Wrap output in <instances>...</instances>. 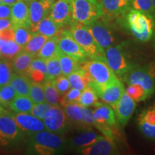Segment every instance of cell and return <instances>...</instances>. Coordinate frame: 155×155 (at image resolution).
Segmentation results:
<instances>
[{
    "mask_svg": "<svg viewBox=\"0 0 155 155\" xmlns=\"http://www.w3.org/2000/svg\"><path fill=\"white\" fill-rule=\"evenodd\" d=\"M58 58H59L60 64H61L62 74L64 75L68 76L71 73L81 68V62L66 54L63 53L61 51L58 55Z\"/></svg>",
    "mask_w": 155,
    "mask_h": 155,
    "instance_id": "29",
    "label": "cell"
},
{
    "mask_svg": "<svg viewBox=\"0 0 155 155\" xmlns=\"http://www.w3.org/2000/svg\"><path fill=\"white\" fill-rule=\"evenodd\" d=\"M153 2V6H154V18L155 19V0H152Z\"/></svg>",
    "mask_w": 155,
    "mask_h": 155,
    "instance_id": "49",
    "label": "cell"
},
{
    "mask_svg": "<svg viewBox=\"0 0 155 155\" xmlns=\"http://www.w3.org/2000/svg\"><path fill=\"white\" fill-rule=\"evenodd\" d=\"M86 26L95 41L104 52L107 48L114 45L115 38L106 19L101 17Z\"/></svg>",
    "mask_w": 155,
    "mask_h": 155,
    "instance_id": "8",
    "label": "cell"
},
{
    "mask_svg": "<svg viewBox=\"0 0 155 155\" xmlns=\"http://www.w3.org/2000/svg\"><path fill=\"white\" fill-rule=\"evenodd\" d=\"M103 19L108 21L124 17L131 9V0H100Z\"/></svg>",
    "mask_w": 155,
    "mask_h": 155,
    "instance_id": "13",
    "label": "cell"
},
{
    "mask_svg": "<svg viewBox=\"0 0 155 155\" xmlns=\"http://www.w3.org/2000/svg\"><path fill=\"white\" fill-rule=\"evenodd\" d=\"M17 96V94L10 84L0 88V105L9 106L10 103Z\"/></svg>",
    "mask_w": 155,
    "mask_h": 155,
    "instance_id": "41",
    "label": "cell"
},
{
    "mask_svg": "<svg viewBox=\"0 0 155 155\" xmlns=\"http://www.w3.org/2000/svg\"><path fill=\"white\" fill-rule=\"evenodd\" d=\"M104 58L108 66L119 78L135 65L124 43L114 45L107 48Z\"/></svg>",
    "mask_w": 155,
    "mask_h": 155,
    "instance_id": "4",
    "label": "cell"
},
{
    "mask_svg": "<svg viewBox=\"0 0 155 155\" xmlns=\"http://www.w3.org/2000/svg\"><path fill=\"white\" fill-rule=\"evenodd\" d=\"M52 82H53L54 86L55 87L56 90L58 91V94L61 96H63L71 88L69 79L66 75H61V76L58 77L55 80L52 81Z\"/></svg>",
    "mask_w": 155,
    "mask_h": 155,
    "instance_id": "42",
    "label": "cell"
},
{
    "mask_svg": "<svg viewBox=\"0 0 155 155\" xmlns=\"http://www.w3.org/2000/svg\"><path fill=\"white\" fill-rule=\"evenodd\" d=\"M48 16L62 28L71 24L72 22V5L71 0H56L52 5Z\"/></svg>",
    "mask_w": 155,
    "mask_h": 155,
    "instance_id": "14",
    "label": "cell"
},
{
    "mask_svg": "<svg viewBox=\"0 0 155 155\" xmlns=\"http://www.w3.org/2000/svg\"><path fill=\"white\" fill-rule=\"evenodd\" d=\"M25 2H26L27 3H29V2H32V1H35V0H25Z\"/></svg>",
    "mask_w": 155,
    "mask_h": 155,
    "instance_id": "50",
    "label": "cell"
},
{
    "mask_svg": "<svg viewBox=\"0 0 155 155\" xmlns=\"http://www.w3.org/2000/svg\"><path fill=\"white\" fill-rule=\"evenodd\" d=\"M46 130L61 134L67 128L68 117L65 110L60 106H53L43 119Z\"/></svg>",
    "mask_w": 155,
    "mask_h": 155,
    "instance_id": "10",
    "label": "cell"
},
{
    "mask_svg": "<svg viewBox=\"0 0 155 155\" xmlns=\"http://www.w3.org/2000/svg\"><path fill=\"white\" fill-rule=\"evenodd\" d=\"M60 53H61V50H60L59 46H58L57 36L48 39L36 56L47 61L50 58L58 57Z\"/></svg>",
    "mask_w": 155,
    "mask_h": 155,
    "instance_id": "26",
    "label": "cell"
},
{
    "mask_svg": "<svg viewBox=\"0 0 155 155\" xmlns=\"http://www.w3.org/2000/svg\"><path fill=\"white\" fill-rule=\"evenodd\" d=\"M48 39H49V38L42 35L33 33L30 41L27 43L25 48H23V50L28 52L29 53L32 54V55L36 56L37 54L40 51V50L41 49Z\"/></svg>",
    "mask_w": 155,
    "mask_h": 155,
    "instance_id": "32",
    "label": "cell"
},
{
    "mask_svg": "<svg viewBox=\"0 0 155 155\" xmlns=\"http://www.w3.org/2000/svg\"><path fill=\"white\" fill-rule=\"evenodd\" d=\"M12 27L13 24L10 19H0V32Z\"/></svg>",
    "mask_w": 155,
    "mask_h": 155,
    "instance_id": "47",
    "label": "cell"
},
{
    "mask_svg": "<svg viewBox=\"0 0 155 155\" xmlns=\"http://www.w3.org/2000/svg\"><path fill=\"white\" fill-rule=\"evenodd\" d=\"M50 1H52V2H55L56 0H50Z\"/></svg>",
    "mask_w": 155,
    "mask_h": 155,
    "instance_id": "53",
    "label": "cell"
},
{
    "mask_svg": "<svg viewBox=\"0 0 155 155\" xmlns=\"http://www.w3.org/2000/svg\"><path fill=\"white\" fill-rule=\"evenodd\" d=\"M137 120L143 135L150 139H155V105L144 108Z\"/></svg>",
    "mask_w": 155,
    "mask_h": 155,
    "instance_id": "18",
    "label": "cell"
},
{
    "mask_svg": "<svg viewBox=\"0 0 155 155\" xmlns=\"http://www.w3.org/2000/svg\"><path fill=\"white\" fill-rule=\"evenodd\" d=\"M58 40L60 50L63 53L66 54L80 62L85 61L88 58L86 52L73 39L68 30L62 31L59 35H58Z\"/></svg>",
    "mask_w": 155,
    "mask_h": 155,
    "instance_id": "12",
    "label": "cell"
},
{
    "mask_svg": "<svg viewBox=\"0 0 155 155\" xmlns=\"http://www.w3.org/2000/svg\"><path fill=\"white\" fill-rule=\"evenodd\" d=\"M32 143L34 151L38 154L51 155L63 150L65 141L58 134L44 130L34 134Z\"/></svg>",
    "mask_w": 155,
    "mask_h": 155,
    "instance_id": "5",
    "label": "cell"
},
{
    "mask_svg": "<svg viewBox=\"0 0 155 155\" xmlns=\"http://www.w3.org/2000/svg\"><path fill=\"white\" fill-rule=\"evenodd\" d=\"M117 126L124 127L130 120L136 108V102L124 92L117 102L111 105Z\"/></svg>",
    "mask_w": 155,
    "mask_h": 155,
    "instance_id": "11",
    "label": "cell"
},
{
    "mask_svg": "<svg viewBox=\"0 0 155 155\" xmlns=\"http://www.w3.org/2000/svg\"><path fill=\"white\" fill-rule=\"evenodd\" d=\"M20 135L14 115L0 106V145L7 146Z\"/></svg>",
    "mask_w": 155,
    "mask_h": 155,
    "instance_id": "9",
    "label": "cell"
},
{
    "mask_svg": "<svg viewBox=\"0 0 155 155\" xmlns=\"http://www.w3.org/2000/svg\"><path fill=\"white\" fill-rule=\"evenodd\" d=\"M79 151L84 155H114L119 154L114 139L104 136L91 146Z\"/></svg>",
    "mask_w": 155,
    "mask_h": 155,
    "instance_id": "16",
    "label": "cell"
},
{
    "mask_svg": "<svg viewBox=\"0 0 155 155\" xmlns=\"http://www.w3.org/2000/svg\"><path fill=\"white\" fill-rule=\"evenodd\" d=\"M23 50L15 40H2L0 42V57L7 59L14 58Z\"/></svg>",
    "mask_w": 155,
    "mask_h": 155,
    "instance_id": "30",
    "label": "cell"
},
{
    "mask_svg": "<svg viewBox=\"0 0 155 155\" xmlns=\"http://www.w3.org/2000/svg\"><path fill=\"white\" fill-rule=\"evenodd\" d=\"M35 57L34 55L22 50L13 58L12 69L15 73L20 75H28V71L32 63V59Z\"/></svg>",
    "mask_w": 155,
    "mask_h": 155,
    "instance_id": "24",
    "label": "cell"
},
{
    "mask_svg": "<svg viewBox=\"0 0 155 155\" xmlns=\"http://www.w3.org/2000/svg\"><path fill=\"white\" fill-rule=\"evenodd\" d=\"M68 78L71 83V88L78 89L80 91H83L88 87L91 83L88 75L82 68H80L71 73Z\"/></svg>",
    "mask_w": 155,
    "mask_h": 155,
    "instance_id": "27",
    "label": "cell"
},
{
    "mask_svg": "<svg viewBox=\"0 0 155 155\" xmlns=\"http://www.w3.org/2000/svg\"><path fill=\"white\" fill-rule=\"evenodd\" d=\"M63 108L67 117L71 121L77 124L81 127H83L82 106L78 102L70 103V104L64 106Z\"/></svg>",
    "mask_w": 155,
    "mask_h": 155,
    "instance_id": "31",
    "label": "cell"
},
{
    "mask_svg": "<svg viewBox=\"0 0 155 155\" xmlns=\"http://www.w3.org/2000/svg\"><path fill=\"white\" fill-rule=\"evenodd\" d=\"M52 105L48 104V102L40 103V104H35L31 109L30 113L32 115L38 118L42 121H43L45 116L47 112L51 108Z\"/></svg>",
    "mask_w": 155,
    "mask_h": 155,
    "instance_id": "43",
    "label": "cell"
},
{
    "mask_svg": "<svg viewBox=\"0 0 155 155\" xmlns=\"http://www.w3.org/2000/svg\"><path fill=\"white\" fill-rule=\"evenodd\" d=\"M154 49H155V35H154Z\"/></svg>",
    "mask_w": 155,
    "mask_h": 155,
    "instance_id": "52",
    "label": "cell"
},
{
    "mask_svg": "<svg viewBox=\"0 0 155 155\" xmlns=\"http://www.w3.org/2000/svg\"><path fill=\"white\" fill-rule=\"evenodd\" d=\"M125 25L131 35L140 42H147L154 34L155 22L152 16L131 9L124 16Z\"/></svg>",
    "mask_w": 155,
    "mask_h": 155,
    "instance_id": "2",
    "label": "cell"
},
{
    "mask_svg": "<svg viewBox=\"0 0 155 155\" xmlns=\"http://www.w3.org/2000/svg\"><path fill=\"white\" fill-rule=\"evenodd\" d=\"M2 4H4L3 2H2V0H0V5H2Z\"/></svg>",
    "mask_w": 155,
    "mask_h": 155,
    "instance_id": "51",
    "label": "cell"
},
{
    "mask_svg": "<svg viewBox=\"0 0 155 155\" xmlns=\"http://www.w3.org/2000/svg\"><path fill=\"white\" fill-rule=\"evenodd\" d=\"M121 79L128 85H140L144 88L148 98L155 92V76L150 73L147 68L135 65L121 77Z\"/></svg>",
    "mask_w": 155,
    "mask_h": 155,
    "instance_id": "7",
    "label": "cell"
},
{
    "mask_svg": "<svg viewBox=\"0 0 155 155\" xmlns=\"http://www.w3.org/2000/svg\"><path fill=\"white\" fill-rule=\"evenodd\" d=\"M11 12L12 7L9 5H0V19H11Z\"/></svg>",
    "mask_w": 155,
    "mask_h": 155,
    "instance_id": "46",
    "label": "cell"
},
{
    "mask_svg": "<svg viewBox=\"0 0 155 155\" xmlns=\"http://www.w3.org/2000/svg\"><path fill=\"white\" fill-rule=\"evenodd\" d=\"M81 91H82L78 90V89L71 88L68 91L63 95L61 99V104L62 106H65L70 103L78 102L79 98H80Z\"/></svg>",
    "mask_w": 155,
    "mask_h": 155,
    "instance_id": "44",
    "label": "cell"
},
{
    "mask_svg": "<svg viewBox=\"0 0 155 155\" xmlns=\"http://www.w3.org/2000/svg\"><path fill=\"white\" fill-rule=\"evenodd\" d=\"M125 92L135 102L142 101L148 98L144 88L139 84L128 85L127 88H125Z\"/></svg>",
    "mask_w": 155,
    "mask_h": 155,
    "instance_id": "38",
    "label": "cell"
},
{
    "mask_svg": "<svg viewBox=\"0 0 155 155\" xmlns=\"http://www.w3.org/2000/svg\"><path fill=\"white\" fill-rule=\"evenodd\" d=\"M14 118L21 132L35 134L45 129L43 121L30 113H17Z\"/></svg>",
    "mask_w": 155,
    "mask_h": 155,
    "instance_id": "15",
    "label": "cell"
},
{
    "mask_svg": "<svg viewBox=\"0 0 155 155\" xmlns=\"http://www.w3.org/2000/svg\"><path fill=\"white\" fill-rule=\"evenodd\" d=\"M81 68L85 70L91 80L90 86L95 91L109 86L119 81V78L115 74L108 65L105 60L91 59L82 61Z\"/></svg>",
    "mask_w": 155,
    "mask_h": 155,
    "instance_id": "1",
    "label": "cell"
},
{
    "mask_svg": "<svg viewBox=\"0 0 155 155\" xmlns=\"http://www.w3.org/2000/svg\"><path fill=\"white\" fill-rule=\"evenodd\" d=\"M15 32V41L22 48L30 41L33 32L30 29L22 26H13Z\"/></svg>",
    "mask_w": 155,
    "mask_h": 155,
    "instance_id": "35",
    "label": "cell"
},
{
    "mask_svg": "<svg viewBox=\"0 0 155 155\" xmlns=\"http://www.w3.org/2000/svg\"><path fill=\"white\" fill-rule=\"evenodd\" d=\"M28 75L12 73L9 84L13 87L19 96H29L30 88L32 81Z\"/></svg>",
    "mask_w": 155,
    "mask_h": 155,
    "instance_id": "25",
    "label": "cell"
},
{
    "mask_svg": "<svg viewBox=\"0 0 155 155\" xmlns=\"http://www.w3.org/2000/svg\"><path fill=\"white\" fill-rule=\"evenodd\" d=\"M68 30L70 34L86 52L88 58L91 59H103L105 52L99 47L86 25L72 21Z\"/></svg>",
    "mask_w": 155,
    "mask_h": 155,
    "instance_id": "3",
    "label": "cell"
},
{
    "mask_svg": "<svg viewBox=\"0 0 155 155\" xmlns=\"http://www.w3.org/2000/svg\"><path fill=\"white\" fill-rule=\"evenodd\" d=\"M47 64V75L46 80L53 81L58 77L61 76L62 74V71L61 68V64L58 57L50 58L46 61Z\"/></svg>",
    "mask_w": 155,
    "mask_h": 155,
    "instance_id": "36",
    "label": "cell"
},
{
    "mask_svg": "<svg viewBox=\"0 0 155 155\" xmlns=\"http://www.w3.org/2000/svg\"><path fill=\"white\" fill-rule=\"evenodd\" d=\"M72 21L88 25L102 16L99 2L97 0H71Z\"/></svg>",
    "mask_w": 155,
    "mask_h": 155,
    "instance_id": "6",
    "label": "cell"
},
{
    "mask_svg": "<svg viewBox=\"0 0 155 155\" xmlns=\"http://www.w3.org/2000/svg\"><path fill=\"white\" fill-rule=\"evenodd\" d=\"M11 20L13 26H22L31 30L28 5L25 0H18L12 6Z\"/></svg>",
    "mask_w": 155,
    "mask_h": 155,
    "instance_id": "20",
    "label": "cell"
},
{
    "mask_svg": "<svg viewBox=\"0 0 155 155\" xmlns=\"http://www.w3.org/2000/svg\"><path fill=\"white\" fill-rule=\"evenodd\" d=\"M17 1H18V0H2L4 4L9 6H12Z\"/></svg>",
    "mask_w": 155,
    "mask_h": 155,
    "instance_id": "48",
    "label": "cell"
},
{
    "mask_svg": "<svg viewBox=\"0 0 155 155\" xmlns=\"http://www.w3.org/2000/svg\"><path fill=\"white\" fill-rule=\"evenodd\" d=\"M103 137L104 136L88 129L87 131H83L73 137L71 139V144L75 148L82 150V149L91 146Z\"/></svg>",
    "mask_w": 155,
    "mask_h": 155,
    "instance_id": "23",
    "label": "cell"
},
{
    "mask_svg": "<svg viewBox=\"0 0 155 155\" xmlns=\"http://www.w3.org/2000/svg\"><path fill=\"white\" fill-rule=\"evenodd\" d=\"M12 73L11 63L5 60L0 61V88L9 84Z\"/></svg>",
    "mask_w": 155,
    "mask_h": 155,
    "instance_id": "39",
    "label": "cell"
},
{
    "mask_svg": "<svg viewBox=\"0 0 155 155\" xmlns=\"http://www.w3.org/2000/svg\"><path fill=\"white\" fill-rule=\"evenodd\" d=\"M28 75L32 81L42 83L46 80L47 64L45 60L35 56L32 59L28 71Z\"/></svg>",
    "mask_w": 155,
    "mask_h": 155,
    "instance_id": "21",
    "label": "cell"
},
{
    "mask_svg": "<svg viewBox=\"0 0 155 155\" xmlns=\"http://www.w3.org/2000/svg\"><path fill=\"white\" fill-rule=\"evenodd\" d=\"M62 27L59 26L54 22L49 16L45 17L36 25L35 28L32 29L33 33H38L48 38H53L59 35L62 32Z\"/></svg>",
    "mask_w": 155,
    "mask_h": 155,
    "instance_id": "22",
    "label": "cell"
},
{
    "mask_svg": "<svg viewBox=\"0 0 155 155\" xmlns=\"http://www.w3.org/2000/svg\"><path fill=\"white\" fill-rule=\"evenodd\" d=\"M96 92L103 102L111 106L119 100L125 92V88L121 80H119L113 84L96 91Z\"/></svg>",
    "mask_w": 155,
    "mask_h": 155,
    "instance_id": "19",
    "label": "cell"
},
{
    "mask_svg": "<svg viewBox=\"0 0 155 155\" xmlns=\"http://www.w3.org/2000/svg\"><path fill=\"white\" fill-rule=\"evenodd\" d=\"M98 96L92 87L88 86L81 91L78 103L85 107L94 106L98 102Z\"/></svg>",
    "mask_w": 155,
    "mask_h": 155,
    "instance_id": "33",
    "label": "cell"
},
{
    "mask_svg": "<svg viewBox=\"0 0 155 155\" xmlns=\"http://www.w3.org/2000/svg\"><path fill=\"white\" fill-rule=\"evenodd\" d=\"M53 2L50 0H35L28 3L31 31L42 19L49 15Z\"/></svg>",
    "mask_w": 155,
    "mask_h": 155,
    "instance_id": "17",
    "label": "cell"
},
{
    "mask_svg": "<svg viewBox=\"0 0 155 155\" xmlns=\"http://www.w3.org/2000/svg\"><path fill=\"white\" fill-rule=\"evenodd\" d=\"M97 1H98V2H99V1H100V0H97Z\"/></svg>",
    "mask_w": 155,
    "mask_h": 155,
    "instance_id": "54",
    "label": "cell"
},
{
    "mask_svg": "<svg viewBox=\"0 0 155 155\" xmlns=\"http://www.w3.org/2000/svg\"><path fill=\"white\" fill-rule=\"evenodd\" d=\"M43 87L46 102L52 106H59V104L61 103V95L58 94L52 81L45 80L43 83Z\"/></svg>",
    "mask_w": 155,
    "mask_h": 155,
    "instance_id": "34",
    "label": "cell"
},
{
    "mask_svg": "<svg viewBox=\"0 0 155 155\" xmlns=\"http://www.w3.org/2000/svg\"><path fill=\"white\" fill-rule=\"evenodd\" d=\"M82 111H83V127L88 128L94 127H96V122L95 121L93 116L92 110L88 107H85L82 106Z\"/></svg>",
    "mask_w": 155,
    "mask_h": 155,
    "instance_id": "45",
    "label": "cell"
},
{
    "mask_svg": "<svg viewBox=\"0 0 155 155\" xmlns=\"http://www.w3.org/2000/svg\"><path fill=\"white\" fill-rule=\"evenodd\" d=\"M131 9L142 12L154 17V9L152 0H131Z\"/></svg>",
    "mask_w": 155,
    "mask_h": 155,
    "instance_id": "40",
    "label": "cell"
},
{
    "mask_svg": "<svg viewBox=\"0 0 155 155\" xmlns=\"http://www.w3.org/2000/svg\"><path fill=\"white\" fill-rule=\"evenodd\" d=\"M34 102L29 96H17L10 103L9 107L16 113H30Z\"/></svg>",
    "mask_w": 155,
    "mask_h": 155,
    "instance_id": "28",
    "label": "cell"
},
{
    "mask_svg": "<svg viewBox=\"0 0 155 155\" xmlns=\"http://www.w3.org/2000/svg\"><path fill=\"white\" fill-rule=\"evenodd\" d=\"M29 97L34 102V104L46 102L43 83L32 81L29 92Z\"/></svg>",
    "mask_w": 155,
    "mask_h": 155,
    "instance_id": "37",
    "label": "cell"
}]
</instances>
